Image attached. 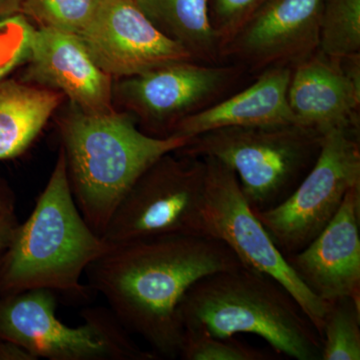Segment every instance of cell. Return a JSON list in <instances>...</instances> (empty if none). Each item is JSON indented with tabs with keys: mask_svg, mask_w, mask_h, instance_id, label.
<instances>
[{
	"mask_svg": "<svg viewBox=\"0 0 360 360\" xmlns=\"http://www.w3.org/2000/svg\"><path fill=\"white\" fill-rule=\"evenodd\" d=\"M265 1L266 0H208L210 22L219 37L221 51L239 28Z\"/></svg>",
	"mask_w": 360,
	"mask_h": 360,
	"instance_id": "obj_24",
	"label": "cell"
},
{
	"mask_svg": "<svg viewBox=\"0 0 360 360\" xmlns=\"http://www.w3.org/2000/svg\"><path fill=\"white\" fill-rule=\"evenodd\" d=\"M326 0H266L221 51L222 63H238L248 73L290 66L319 49Z\"/></svg>",
	"mask_w": 360,
	"mask_h": 360,
	"instance_id": "obj_11",
	"label": "cell"
},
{
	"mask_svg": "<svg viewBox=\"0 0 360 360\" xmlns=\"http://www.w3.org/2000/svg\"><path fill=\"white\" fill-rule=\"evenodd\" d=\"M58 127L73 198L101 238L137 179L161 156L179 150L191 139L153 136L139 129L127 113L85 112L71 104Z\"/></svg>",
	"mask_w": 360,
	"mask_h": 360,
	"instance_id": "obj_2",
	"label": "cell"
},
{
	"mask_svg": "<svg viewBox=\"0 0 360 360\" xmlns=\"http://www.w3.org/2000/svg\"><path fill=\"white\" fill-rule=\"evenodd\" d=\"M13 213V200L11 194L0 189V215Z\"/></svg>",
	"mask_w": 360,
	"mask_h": 360,
	"instance_id": "obj_28",
	"label": "cell"
},
{
	"mask_svg": "<svg viewBox=\"0 0 360 360\" xmlns=\"http://www.w3.org/2000/svg\"><path fill=\"white\" fill-rule=\"evenodd\" d=\"M290 77V66L267 68L240 91L232 92L206 110L182 120L169 135L193 139L224 127L295 123L288 99Z\"/></svg>",
	"mask_w": 360,
	"mask_h": 360,
	"instance_id": "obj_16",
	"label": "cell"
},
{
	"mask_svg": "<svg viewBox=\"0 0 360 360\" xmlns=\"http://www.w3.org/2000/svg\"><path fill=\"white\" fill-rule=\"evenodd\" d=\"M206 162L201 234L226 245L245 266L274 277L295 298L321 336L329 303L312 295L291 269L241 191L233 170L214 158Z\"/></svg>",
	"mask_w": 360,
	"mask_h": 360,
	"instance_id": "obj_9",
	"label": "cell"
},
{
	"mask_svg": "<svg viewBox=\"0 0 360 360\" xmlns=\"http://www.w3.org/2000/svg\"><path fill=\"white\" fill-rule=\"evenodd\" d=\"M18 224L13 213L0 215V255H4L11 245Z\"/></svg>",
	"mask_w": 360,
	"mask_h": 360,
	"instance_id": "obj_25",
	"label": "cell"
},
{
	"mask_svg": "<svg viewBox=\"0 0 360 360\" xmlns=\"http://www.w3.org/2000/svg\"><path fill=\"white\" fill-rule=\"evenodd\" d=\"M248 75L238 63L175 61L118 79L113 96L141 120L143 131L165 137L184 118L236 91Z\"/></svg>",
	"mask_w": 360,
	"mask_h": 360,
	"instance_id": "obj_10",
	"label": "cell"
},
{
	"mask_svg": "<svg viewBox=\"0 0 360 360\" xmlns=\"http://www.w3.org/2000/svg\"><path fill=\"white\" fill-rule=\"evenodd\" d=\"M179 316L184 330L221 338L250 333L279 354L321 360V336L295 298L274 277L245 265L194 283L182 298Z\"/></svg>",
	"mask_w": 360,
	"mask_h": 360,
	"instance_id": "obj_4",
	"label": "cell"
},
{
	"mask_svg": "<svg viewBox=\"0 0 360 360\" xmlns=\"http://www.w3.org/2000/svg\"><path fill=\"white\" fill-rule=\"evenodd\" d=\"M323 134L295 123L224 127L196 135L176 153L231 168L252 212H262L295 191L314 165Z\"/></svg>",
	"mask_w": 360,
	"mask_h": 360,
	"instance_id": "obj_5",
	"label": "cell"
},
{
	"mask_svg": "<svg viewBox=\"0 0 360 360\" xmlns=\"http://www.w3.org/2000/svg\"><path fill=\"white\" fill-rule=\"evenodd\" d=\"M79 37L99 68L116 79L175 61L193 60L153 25L136 0H103Z\"/></svg>",
	"mask_w": 360,
	"mask_h": 360,
	"instance_id": "obj_12",
	"label": "cell"
},
{
	"mask_svg": "<svg viewBox=\"0 0 360 360\" xmlns=\"http://www.w3.org/2000/svg\"><path fill=\"white\" fill-rule=\"evenodd\" d=\"M103 0H22L21 14L39 26L80 35Z\"/></svg>",
	"mask_w": 360,
	"mask_h": 360,
	"instance_id": "obj_21",
	"label": "cell"
},
{
	"mask_svg": "<svg viewBox=\"0 0 360 360\" xmlns=\"http://www.w3.org/2000/svg\"><path fill=\"white\" fill-rule=\"evenodd\" d=\"M285 259L322 302L350 297L360 303V184L348 191L335 217L309 245Z\"/></svg>",
	"mask_w": 360,
	"mask_h": 360,
	"instance_id": "obj_13",
	"label": "cell"
},
{
	"mask_svg": "<svg viewBox=\"0 0 360 360\" xmlns=\"http://www.w3.org/2000/svg\"><path fill=\"white\" fill-rule=\"evenodd\" d=\"M240 265L217 239L174 234L110 245L85 276L129 333L143 338L160 359H175L184 335V296L203 277Z\"/></svg>",
	"mask_w": 360,
	"mask_h": 360,
	"instance_id": "obj_1",
	"label": "cell"
},
{
	"mask_svg": "<svg viewBox=\"0 0 360 360\" xmlns=\"http://www.w3.org/2000/svg\"><path fill=\"white\" fill-rule=\"evenodd\" d=\"M34 30L23 14L0 18V85L27 61Z\"/></svg>",
	"mask_w": 360,
	"mask_h": 360,
	"instance_id": "obj_23",
	"label": "cell"
},
{
	"mask_svg": "<svg viewBox=\"0 0 360 360\" xmlns=\"http://www.w3.org/2000/svg\"><path fill=\"white\" fill-rule=\"evenodd\" d=\"M319 49L335 58L360 54V0H326Z\"/></svg>",
	"mask_w": 360,
	"mask_h": 360,
	"instance_id": "obj_19",
	"label": "cell"
},
{
	"mask_svg": "<svg viewBox=\"0 0 360 360\" xmlns=\"http://www.w3.org/2000/svg\"><path fill=\"white\" fill-rule=\"evenodd\" d=\"M0 360H37L25 348L11 341L0 340Z\"/></svg>",
	"mask_w": 360,
	"mask_h": 360,
	"instance_id": "obj_26",
	"label": "cell"
},
{
	"mask_svg": "<svg viewBox=\"0 0 360 360\" xmlns=\"http://www.w3.org/2000/svg\"><path fill=\"white\" fill-rule=\"evenodd\" d=\"M142 13L196 63L220 65L221 49L210 18L208 0H136Z\"/></svg>",
	"mask_w": 360,
	"mask_h": 360,
	"instance_id": "obj_18",
	"label": "cell"
},
{
	"mask_svg": "<svg viewBox=\"0 0 360 360\" xmlns=\"http://www.w3.org/2000/svg\"><path fill=\"white\" fill-rule=\"evenodd\" d=\"M21 4L22 0H0V18L20 13Z\"/></svg>",
	"mask_w": 360,
	"mask_h": 360,
	"instance_id": "obj_27",
	"label": "cell"
},
{
	"mask_svg": "<svg viewBox=\"0 0 360 360\" xmlns=\"http://www.w3.org/2000/svg\"><path fill=\"white\" fill-rule=\"evenodd\" d=\"M108 248L75 203L60 148L32 214L18 225L4 252L0 292L49 290L84 300L90 288L82 284V276Z\"/></svg>",
	"mask_w": 360,
	"mask_h": 360,
	"instance_id": "obj_3",
	"label": "cell"
},
{
	"mask_svg": "<svg viewBox=\"0 0 360 360\" xmlns=\"http://www.w3.org/2000/svg\"><path fill=\"white\" fill-rule=\"evenodd\" d=\"M65 96L32 84L0 85V160L25 153L58 110Z\"/></svg>",
	"mask_w": 360,
	"mask_h": 360,
	"instance_id": "obj_17",
	"label": "cell"
},
{
	"mask_svg": "<svg viewBox=\"0 0 360 360\" xmlns=\"http://www.w3.org/2000/svg\"><path fill=\"white\" fill-rule=\"evenodd\" d=\"M58 297L49 290H30L0 297V340L25 348L37 359L158 360L144 350L108 307L82 310L84 323H63Z\"/></svg>",
	"mask_w": 360,
	"mask_h": 360,
	"instance_id": "obj_6",
	"label": "cell"
},
{
	"mask_svg": "<svg viewBox=\"0 0 360 360\" xmlns=\"http://www.w3.org/2000/svg\"><path fill=\"white\" fill-rule=\"evenodd\" d=\"M4 255H0V269H1L2 258H4Z\"/></svg>",
	"mask_w": 360,
	"mask_h": 360,
	"instance_id": "obj_29",
	"label": "cell"
},
{
	"mask_svg": "<svg viewBox=\"0 0 360 360\" xmlns=\"http://www.w3.org/2000/svg\"><path fill=\"white\" fill-rule=\"evenodd\" d=\"M288 99L296 124L322 132L359 127L360 54L335 58L317 49L291 68Z\"/></svg>",
	"mask_w": 360,
	"mask_h": 360,
	"instance_id": "obj_15",
	"label": "cell"
},
{
	"mask_svg": "<svg viewBox=\"0 0 360 360\" xmlns=\"http://www.w3.org/2000/svg\"><path fill=\"white\" fill-rule=\"evenodd\" d=\"M357 184L359 127H333L324 131L319 155L295 191L281 205L255 214L286 258L309 245L331 221Z\"/></svg>",
	"mask_w": 360,
	"mask_h": 360,
	"instance_id": "obj_8",
	"label": "cell"
},
{
	"mask_svg": "<svg viewBox=\"0 0 360 360\" xmlns=\"http://www.w3.org/2000/svg\"><path fill=\"white\" fill-rule=\"evenodd\" d=\"M206 162L174 153L153 162L125 194L103 238L115 245L174 234H201Z\"/></svg>",
	"mask_w": 360,
	"mask_h": 360,
	"instance_id": "obj_7",
	"label": "cell"
},
{
	"mask_svg": "<svg viewBox=\"0 0 360 360\" xmlns=\"http://www.w3.org/2000/svg\"><path fill=\"white\" fill-rule=\"evenodd\" d=\"M321 345V360L360 359V303L350 297L329 302Z\"/></svg>",
	"mask_w": 360,
	"mask_h": 360,
	"instance_id": "obj_20",
	"label": "cell"
},
{
	"mask_svg": "<svg viewBox=\"0 0 360 360\" xmlns=\"http://www.w3.org/2000/svg\"><path fill=\"white\" fill-rule=\"evenodd\" d=\"M179 359L184 360H271L264 350L234 338H215L201 329H186Z\"/></svg>",
	"mask_w": 360,
	"mask_h": 360,
	"instance_id": "obj_22",
	"label": "cell"
},
{
	"mask_svg": "<svg viewBox=\"0 0 360 360\" xmlns=\"http://www.w3.org/2000/svg\"><path fill=\"white\" fill-rule=\"evenodd\" d=\"M26 65L30 84L60 92L80 110H115L113 78L99 68L79 35L35 27Z\"/></svg>",
	"mask_w": 360,
	"mask_h": 360,
	"instance_id": "obj_14",
	"label": "cell"
}]
</instances>
